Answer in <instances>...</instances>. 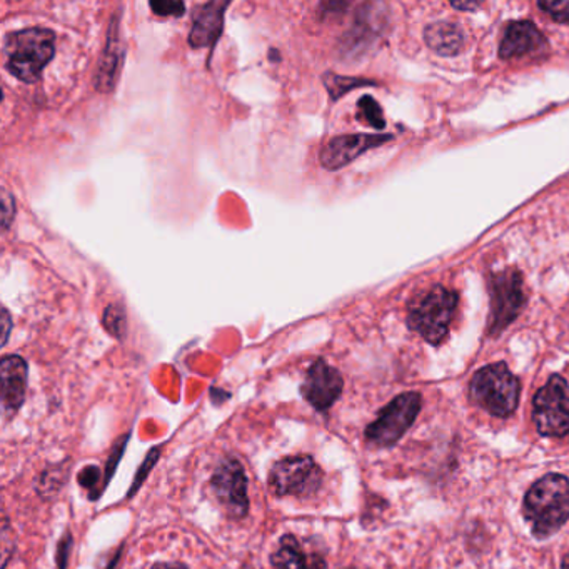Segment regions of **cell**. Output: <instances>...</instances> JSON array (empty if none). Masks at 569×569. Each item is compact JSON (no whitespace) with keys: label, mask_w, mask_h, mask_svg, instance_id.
<instances>
[{"label":"cell","mask_w":569,"mask_h":569,"mask_svg":"<svg viewBox=\"0 0 569 569\" xmlns=\"http://www.w3.org/2000/svg\"><path fill=\"white\" fill-rule=\"evenodd\" d=\"M524 518L533 536L546 540L561 530L569 520V480L549 473L530 487L524 496Z\"/></svg>","instance_id":"1"},{"label":"cell","mask_w":569,"mask_h":569,"mask_svg":"<svg viewBox=\"0 0 569 569\" xmlns=\"http://www.w3.org/2000/svg\"><path fill=\"white\" fill-rule=\"evenodd\" d=\"M5 68L25 84L39 81L56 53V34L44 27L15 31L5 37Z\"/></svg>","instance_id":"2"},{"label":"cell","mask_w":569,"mask_h":569,"mask_svg":"<svg viewBox=\"0 0 569 569\" xmlns=\"http://www.w3.org/2000/svg\"><path fill=\"white\" fill-rule=\"evenodd\" d=\"M470 395L492 416L508 417L520 404L521 385L505 363H495L474 373Z\"/></svg>","instance_id":"3"},{"label":"cell","mask_w":569,"mask_h":569,"mask_svg":"<svg viewBox=\"0 0 569 569\" xmlns=\"http://www.w3.org/2000/svg\"><path fill=\"white\" fill-rule=\"evenodd\" d=\"M458 301L455 291L435 286L410 307L408 326L429 344H441L448 336Z\"/></svg>","instance_id":"4"},{"label":"cell","mask_w":569,"mask_h":569,"mask_svg":"<svg viewBox=\"0 0 569 569\" xmlns=\"http://www.w3.org/2000/svg\"><path fill=\"white\" fill-rule=\"evenodd\" d=\"M423 398L420 392H402L392 399L374 423L366 427V439L370 445L377 448H389L396 445L405 431L413 426L414 420L420 414Z\"/></svg>","instance_id":"5"},{"label":"cell","mask_w":569,"mask_h":569,"mask_svg":"<svg viewBox=\"0 0 569 569\" xmlns=\"http://www.w3.org/2000/svg\"><path fill=\"white\" fill-rule=\"evenodd\" d=\"M533 421L541 436L562 438L569 435V386L558 374L549 377L534 396Z\"/></svg>","instance_id":"6"},{"label":"cell","mask_w":569,"mask_h":569,"mask_svg":"<svg viewBox=\"0 0 569 569\" xmlns=\"http://www.w3.org/2000/svg\"><path fill=\"white\" fill-rule=\"evenodd\" d=\"M489 291H492V313H489L487 332L489 336H498L520 316L526 304L523 276L517 269L501 270L489 281Z\"/></svg>","instance_id":"7"},{"label":"cell","mask_w":569,"mask_h":569,"mask_svg":"<svg viewBox=\"0 0 569 569\" xmlns=\"http://www.w3.org/2000/svg\"><path fill=\"white\" fill-rule=\"evenodd\" d=\"M323 483V471L311 456H289L273 467L269 487L276 496H310Z\"/></svg>","instance_id":"8"},{"label":"cell","mask_w":569,"mask_h":569,"mask_svg":"<svg viewBox=\"0 0 569 569\" xmlns=\"http://www.w3.org/2000/svg\"><path fill=\"white\" fill-rule=\"evenodd\" d=\"M210 484H213L214 496L228 512V517L235 520L246 517L250 511L247 476L238 459H225L214 471Z\"/></svg>","instance_id":"9"},{"label":"cell","mask_w":569,"mask_h":569,"mask_svg":"<svg viewBox=\"0 0 569 569\" xmlns=\"http://www.w3.org/2000/svg\"><path fill=\"white\" fill-rule=\"evenodd\" d=\"M389 134H346L332 137L319 153V162L328 171H339L367 150L389 143Z\"/></svg>","instance_id":"10"},{"label":"cell","mask_w":569,"mask_h":569,"mask_svg":"<svg viewBox=\"0 0 569 569\" xmlns=\"http://www.w3.org/2000/svg\"><path fill=\"white\" fill-rule=\"evenodd\" d=\"M344 382L341 373L336 367L329 366L324 360L314 361L307 370L301 386V395L313 405L314 410L324 413L328 411L339 396H341Z\"/></svg>","instance_id":"11"},{"label":"cell","mask_w":569,"mask_h":569,"mask_svg":"<svg viewBox=\"0 0 569 569\" xmlns=\"http://www.w3.org/2000/svg\"><path fill=\"white\" fill-rule=\"evenodd\" d=\"M125 59V44L122 39L121 15L114 14L107 31L106 47L102 50V58L97 68L96 89L102 94H111L118 84L119 75L122 72Z\"/></svg>","instance_id":"12"},{"label":"cell","mask_w":569,"mask_h":569,"mask_svg":"<svg viewBox=\"0 0 569 569\" xmlns=\"http://www.w3.org/2000/svg\"><path fill=\"white\" fill-rule=\"evenodd\" d=\"M229 2L226 0H210L206 4L197 5L193 11V29L189 34V46L193 49H206L218 43L225 27V14Z\"/></svg>","instance_id":"13"},{"label":"cell","mask_w":569,"mask_h":569,"mask_svg":"<svg viewBox=\"0 0 569 569\" xmlns=\"http://www.w3.org/2000/svg\"><path fill=\"white\" fill-rule=\"evenodd\" d=\"M548 43L533 22H512L506 27L505 36L499 44V58L512 59L523 56H540L546 52Z\"/></svg>","instance_id":"14"},{"label":"cell","mask_w":569,"mask_h":569,"mask_svg":"<svg viewBox=\"0 0 569 569\" xmlns=\"http://www.w3.org/2000/svg\"><path fill=\"white\" fill-rule=\"evenodd\" d=\"M27 374L29 367L24 358L17 354L2 358L0 363V379H2V408L5 416H14L25 401L27 392Z\"/></svg>","instance_id":"15"},{"label":"cell","mask_w":569,"mask_h":569,"mask_svg":"<svg viewBox=\"0 0 569 569\" xmlns=\"http://www.w3.org/2000/svg\"><path fill=\"white\" fill-rule=\"evenodd\" d=\"M275 569H326L324 556L310 552L295 536L282 537L275 555L270 556Z\"/></svg>","instance_id":"16"},{"label":"cell","mask_w":569,"mask_h":569,"mask_svg":"<svg viewBox=\"0 0 569 569\" xmlns=\"http://www.w3.org/2000/svg\"><path fill=\"white\" fill-rule=\"evenodd\" d=\"M424 40L431 50H435L445 58H451L463 50L467 37L459 25L451 24V22H436V24L427 25L424 31Z\"/></svg>","instance_id":"17"},{"label":"cell","mask_w":569,"mask_h":569,"mask_svg":"<svg viewBox=\"0 0 569 569\" xmlns=\"http://www.w3.org/2000/svg\"><path fill=\"white\" fill-rule=\"evenodd\" d=\"M324 86L328 87L332 99L338 100L341 99L342 96H346V94L351 93V90L358 89V87L374 86V83L373 81H367V78L342 77V75L338 74H326L324 75Z\"/></svg>","instance_id":"18"},{"label":"cell","mask_w":569,"mask_h":569,"mask_svg":"<svg viewBox=\"0 0 569 569\" xmlns=\"http://www.w3.org/2000/svg\"><path fill=\"white\" fill-rule=\"evenodd\" d=\"M102 324L109 335L116 339H124L125 329H128V316H125L124 307L119 304H111L104 310Z\"/></svg>","instance_id":"19"},{"label":"cell","mask_w":569,"mask_h":569,"mask_svg":"<svg viewBox=\"0 0 569 569\" xmlns=\"http://www.w3.org/2000/svg\"><path fill=\"white\" fill-rule=\"evenodd\" d=\"M358 118L370 124L371 128L377 129V131L386 128L382 106L371 96L361 97L360 102H358Z\"/></svg>","instance_id":"20"},{"label":"cell","mask_w":569,"mask_h":569,"mask_svg":"<svg viewBox=\"0 0 569 569\" xmlns=\"http://www.w3.org/2000/svg\"><path fill=\"white\" fill-rule=\"evenodd\" d=\"M149 8L159 17H182L185 14L184 2L179 0H150Z\"/></svg>","instance_id":"21"},{"label":"cell","mask_w":569,"mask_h":569,"mask_svg":"<svg viewBox=\"0 0 569 569\" xmlns=\"http://www.w3.org/2000/svg\"><path fill=\"white\" fill-rule=\"evenodd\" d=\"M540 9L546 12V14L552 15L556 22H561V24H569V0H543L540 2Z\"/></svg>","instance_id":"22"},{"label":"cell","mask_w":569,"mask_h":569,"mask_svg":"<svg viewBox=\"0 0 569 569\" xmlns=\"http://www.w3.org/2000/svg\"><path fill=\"white\" fill-rule=\"evenodd\" d=\"M15 218V201L8 189H2V228L9 231Z\"/></svg>","instance_id":"23"},{"label":"cell","mask_w":569,"mask_h":569,"mask_svg":"<svg viewBox=\"0 0 569 569\" xmlns=\"http://www.w3.org/2000/svg\"><path fill=\"white\" fill-rule=\"evenodd\" d=\"M157 456H159V449H153L150 451L149 458L146 459V463H144L143 470L140 471V476H137V480H135V483L132 484L131 493H129V496L134 495L135 492H137V487L141 486V483H143L144 477H146V470L149 471L150 468L156 464Z\"/></svg>","instance_id":"24"},{"label":"cell","mask_w":569,"mask_h":569,"mask_svg":"<svg viewBox=\"0 0 569 569\" xmlns=\"http://www.w3.org/2000/svg\"><path fill=\"white\" fill-rule=\"evenodd\" d=\"M97 477H99V470H97V468H86L84 473L81 474V477H78V483H83L86 487H93Z\"/></svg>","instance_id":"25"},{"label":"cell","mask_w":569,"mask_h":569,"mask_svg":"<svg viewBox=\"0 0 569 569\" xmlns=\"http://www.w3.org/2000/svg\"><path fill=\"white\" fill-rule=\"evenodd\" d=\"M12 320L9 311L2 310V346L8 344L9 335H11Z\"/></svg>","instance_id":"26"},{"label":"cell","mask_w":569,"mask_h":569,"mask_svg":"<svg viewBox=\"0 0 569 569\" xmlns=\"http://www.w3.org/2000/svg\"><path fill=\"white\" fill-rule=\"evenodd\" d=\"M150 569H187L184 565H179V562H157Z\"/></svg>","instance_id":"27"},{"label":"cell","mask_w":569,"mask_h":569,"mask_svg":"<svg viewBox=\"0 0 569 569\" xmlns=\"http://www.w3.org/2000/svg\"><path fill=\"white\" fill-rule=\"evenodd\" d=\"M452 8L455 9H461V11H474V9L480 8V4H476V2H461V4H458V2H452Z\"/></svg>","instance_id":"28"},{"label":"cell","mask_w":569,"mask_h":569,"mask_svg":"<svg viewBox=\"0 0 569 569\" xmlns=\"http://www.w3.org/2000/svg\"><path fill=\"white\" fill-rule=\"evenodd\" d=\"M561 569H569V553L562 558Z\"/></svg>","instance_id":"29"},{"label":"cell","mask_w":569,"mask_h":569,"mask_svg":"<svg viewBox=\"0 0 569 569\" xmlns=\"http://www.w3.org/2000/svg\"><path fill=\"white\" fill-rule=\"evenodd\" d=\"M276 50H270V56L269 58L273 59V61H279V56H276Z\"/></svg>","instance_id":"30"}]
</instances>
